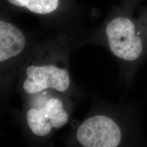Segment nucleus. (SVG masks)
Masks as SVG:
<instances>
[{
    "label": "nucleus",
    "instance_id": "1",
    "mask_svg": "<svg viewBox=\"0 0 147 147\" xmlns=\"http://www.w3.org/2000/svg\"><path fill=\"white\" fill-rule=\"evenodd\" d=\"M134 8L123 4L108 18L105 27L110 52L125 65L138 64L147 54V28L132 16Z\"/></svg>",
    "mask_w": 147,
    "mask_h": 147
},
{
    "label": "nucleus",
    "instance_id": "2",
    "mask_svg": "<svg viewBox=\"0 0 147 147\" xmlns=\"http://www.w3.org/2000/svg\"><path fill=\"white\" fill-rule=\"evenodd\" d=\"M123 138L122 128L113 119L98 115L82 122L76 131V139L84 147H116Z\"/></svg>",
    "mask_w": 147,
    "mask_h": 147
},
{
    "label": "nucleus",
    "instance_id": "3",
    "mask_svg": "<svg viewBox=\"0 0 147 147\" xmlns=\"http://www.w3.org/2000/svg\"><path fill=\"white\" fill-rule=\"evenodd\" d=\"M25 75L23 89L29 95L38 94L47 89L65 92L70 86L69 71L53 64L29 65Z\"/></svg>",
    "mask_w": 147,
    "mask_h": 147
},
{
    "label": "nucleus",
    "instance_id": "4",
    "mask_svg": "<svg viewBox=\"0 0 147 147\" xmlns=\"http://www.w3.org/2000/svg\"><path fill=\"white\" fill-rule=\"evenodd\" d=\"M69 115L61 101L56 97L48 99L41 105L27 110L26 121L30 131L36 136L49 135L53 129L62 127L68 123Z\"/></svg>",
    "mask_w": 147,
    "mask_h": 147
},
{
    "label": "nucleus",
    "instance_id": "5",
    "mask_svg": "<svg viewBox=\"0 0 147 147\" xmlns=\"http://www.w3.org/2000/svg\"><path fill=\"white\" fill-rule=\"evenodd\" d=\"M26 46V37L21 29L8 18L1 17L0 20V62L17 57Z\"/></svg>",
    "mask_w": 147,
    "mask_h": 147
},
{
    "label": "nucleus",
    "instance_id": "6",
    "mask_svg": "<svg viewBox=\"0 0 147 147\" xmlns=\"http://www.w3.org/2000/svg\"><path fill=\"white\" fill-rule=\"evenodd\" d=\"M8 6L43 18L59 16L69 10L71 0H3Z\"/></svg>",
    "mask_w": 147,
    "mask_h": 147
},
{
    "label": "nucleus",
    "instance_id": "7",
    "mask_svg": "<svg viewBox=\"0 0 147 147\" xmlns=\"http://www.w3.org/2000/svg\"><path fill=\"white\" fill-rule=\"evenodd\" d=\"M139 19L142 22L143 24H144L147 28V7H146V8L142 11Z\"/></svg>",
    "mask_w": 147,
    "mask_h": 147
},
{
    "label": "nucleus",
    "instance_id": "8",
    "mask_svg": "<svg viewBox=\"0 0 147 147\" xmlns=\"http://www.w3.org/2000/svg\"><path fill=\"white\" fill-rule=\"evenodd\" d=\"M123 4L134 8L137 3L142 0H123Z\"/></svg>",
    "mask_w": 147,
    "mask_h": 147
}]
</instances>
